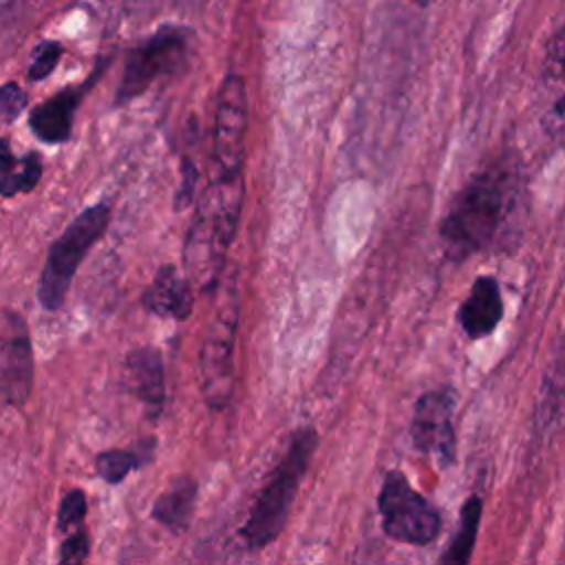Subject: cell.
<instances>
[{
	"mask_svg": "<svg viewBox=\"0 0 565 565\" xmlns=\"http://www.w3.org/2000/svg\"><path fill=\"white\" fill-rule=\"evenodd\" d=\"M79 104V88L62 90L46 102L38 104L29 113V126L46 143H60L66 141L73 128V117Z\"/></svg>",
	"mask_w": 565,
	"mask_h": 565,
	"instance_id": "13",
	"label": "cell"
},
{
	"mask_svg": "<svg viewBox=\"0 0 565 565\" xmlns=\"http://www.w3.org/2000/svg\"><path fill=\"white\" fill-rule=\"evenodd\" d=\"M501 318H503L501 287L494 276L483 274L472 282L468 298L459 305L457 320L470 340H481L497 329Z\"/></svg>",
	"mask_w": 565,
	"mask_h": 565,
	"instance_id": "12",
	"label": "cell"
},
{
	"mask_svg": "<svg viewBox=\"0 0 565 565\" xmlns=\"http://www.w3.org/2000/svg\"><path fill=\"white\" fill-rule=\"evenodd\" d=\"M408 2H415L417 7H428V4H433L435 0H408Z\"/></svg>",
	"mask_w": 565,
	"mask_h": 565,
	"instance_id": "23",
	"label": "cell"
},
{
	"mask_svg": "<svg viewBox=\"0 0 565 565\" xmlns=\"http://www.w3.org/2000/svg\"><path fill=\"white\" fill-rule=\"evenodd\" d=\"M543 79L554 90L565 88V24L558 26L547 40L543 57Z\"/></svg>",
	"mask_w": 565,
	"mask_h": 565,
	"instance_id": "18",
	"label": "cell"
},
{
	"mask_svg": "<svg viewBox=\"0 0 565 565\" xmlns=\"http://www.w3.org/2000/svg\"><path fill=\"white\" fill-rule=\"evenodd\" d=\"M196 494H199L196 481L190 475H179L154 499L150 514L170 532L181 534L190 527V519L196 505Z\"/></svg>",
	"mask_w": 565,
	"mask_h": 565,
	"instance_id": "14",
	"label": "cell"
},
{
	"mask_svg": "<svg viewBox=\"0 0 565 565\" xmlns=\"http://www.w3.org/2000/svg\"><path fill=\"white\" fill-rule=\"evenodd\" d=\"M154 446H157L154 437H148V439H141L139 444H135L130 448H108V450H104L95 457V470L106 483L117 486L132 470L152 461Z\"/></svg>",
	"mask_w": 565,
	"mask_h": 565,
	"instance_id": "16",
	"label": "cell"
},
{
	"mask_svg": "<svg viewBox=\"0 0 565 565\" xmlns=\"http://www.w3.org/2000/svg\"><path fill=\"white\" fill-rule=\"evenodd\" d=\"M33 384V349L26 322L15 311L0 313V406H20Z\"/></svg>",
	"mask_w": 565,
	"mask_h": 565,
	"instance_id": "8",
	"label": "cell"
},
{
	"mask_svg": "<svg viewBox=\"0 0 565 565\" xmlns=\"http://www.w3.org/2000/svg\"><path fill=\"white\" fill-rule=\"evenodd\" d=\"M13 2H18V0H0V9H2V7H9V4H13Z\"/></svg>",
	"mask_w": 565,
	"mask_h": 565,
	"instance_id": "24",
	"label": "cell"
},
{
	"mask_svg": "<svg viewBox=\"0 0 565 565\" xmlns=\"http://www.w3.org/2000/svg\"><path fill=\"white\" fill-rule=\"evenodd\" d=\"M57 565H82V563H57Z\"/></svg>",
	"mask_w": 565,
	"mask_h": 565,
	"instance_id": "25",
	"label": "cell"
},
{
	"mask_svg": "<svg viewBox=\"0 0 565 565\" xmlns=\"http://www.w3.org/2000/svg\"><path fill=\"white\" fill-rule=\"evenodd\" d=\"M126 380L130 393L146 411L159 415L166 404V366L161 351L152 344L132 349L126 355Z\"/></svg>",
	"mask_w": 565,
	"mask_h": 565,
	"instance_id": "10",
	"label": "cell"
},
{
	"mask_svg": "<svg viewBox=\"0 0 565 565\" xmlns=\"http://www.w3.org/2000/svg\"><path fill=\"white\" fill-rule=\"evenodd\" d=\"M185 55L188 35L183 29L161 26L159 31H154L146 42L128 53L115 104L124 106L126 102L143 95L152 82L181 68Z\"/></svg>",
	"mask_w": 565,
	"mask_h": 565,
	"instance_id": "6",
	"label": "cell"
},
{
	"mask_svg": "<svg viewBox=\"0 0 565 565\" xmlns=\"http://www.w3.org/2000/svg\"><path fill=\"white\" fill-rule=\"evenodd\" d=\"M86 519V494L79 488H71L57 505V527L62 532H71L79 525H84Z\"/></svg>",
	"mask_w": 565,
	"mask_h": 565,
	"instance_id": "19",
	"label": "cell"
},
{
	"mask_svg": "<svg viewBox=\"0 0 565 565\" xmlns=\"http://www.w3.org/2000/svg\"><path fill=\"white\" fill-rule=\"evenodd\" d=\"M247 135V90L241 75L230 73L218 86L214 113V174L241 177Z\"/></svg>",
	"mask_w": 565,
	"mask_h": 565,
	"instance_id": "7",
	"label": "cell"
},
{
	"mask_svg": "<svg viewBox=\"0 0 565 565\" xmlns=\"http://www.w3.org/2000/svg\"><path fill=\"white\" fill-rule=\"evenodd\" d=\"M382 530L388 539L408 545H428L441 530L439 510L419 494L402 470H388L377 494Z\"/></svg>",
	"mask_w": 565,
	"mask_h": 565,
	"instance_id": "5",
	"label": "cell"
},
{
	"mask_svg": "<svg viewBox=\"0 0 565 565\" xmlns=\"http://www.w3.org/2000/svg\"><path fill=\"white\" fill-rule=\"evenodd\" d=\"M514 192V172L503 161H492L475 172L455 194L439 223L444 252L452 260H466L488 247L501 227Z\"/></svg>",
	"mask_w": 565,
	"mask_h": 565,
	"instance_id": "1",
	"label": "cell"
},
{
	"mask_svg": "<svg viewBox=\"0 0 565 565\" xmlns=\"http://www.w3.org/2000/svg\"><path fill=\"white\" fill-rule=\"evenodd\" d=\"M238 329V300L236 285L230 278L223 294H218L216 309L205 327L201 340V391L212 411L227 406L234 393V342Z\"/></svg>",
	"mask_w": 565,
	"mask_h": 565,
	"instance_id": "4",
	"label": "cell"
},
{
	"mask_svg": "<svg viewBox=\"0 0 565 565\" xmlns=\"http://www.w3.org/2000/svg\"><path fill=\"white\" fill-rule=\"evenodd\" d=\"M316 448V428L302 426L291 433L285 455L271 470L263 490L256 494L247 521L241 527V536L245 539L249 550H260L269 545L282 532Z\"/></svg>",
	"mask_w": 565,
	"mask_h": 565,
	"instance_id": "2",
	"label": "cell"
},
{
	"mask_svg": "<svg viewBox=\"0 0 565 565\" xmlns=\"http://www.w3.org/2000/svg\"><path fill=\"white\" fill-rule=\"evenodd\" d=\"M26 108V93L15 84L7 82L0 86V119L13 121Z\"/></svg>",
	"mask_w": 565,
	"mask_h": 565,
	"instance_id": "21",
	"label": "cell"
},
{
	"mask_svg": "<svg viewBox=\"0 0 565 565\" xmlns=\"http://www.w3.org/2000/svg\"><path fill=\"white\" fill-rule=\"evenodd\" d=\"M452 413L455 393L450 388H437L417 399L411 422L413 446L424 455H433L441 466H450L457 455Z\"/></svg>",
	"mask_w": 565,
	"mask_h": 565,
	"instance_id": "9",
	"label": "cell"
},
{
	"mask_svg": "<svg viewBox=\"0 0 565 565\" xmlns=\"http://www.w3.org/2000/svg\"><path fill=\"white\" fill-rule=\"evenodd\" d=\"M481 510H483V505L477 494L466 499V503L461 505V512H459V525L437 565H470V556H472V550L477 543Z\"/></svg>",
	"mask_w": 565,
	"mask_h": 565,
	"instance_id": "17",
	"label": "cell"
},
{
	"mask_svg": "<svg viewBox=\"0 0 565 565\" xmlns=\"http://www.w3.org/2000/svg\"><path fill=\"white\" fill-rule=\"evenodd\" d=\"M141 305L159 318L183 322L192 316L194 307L192 282L174 265H161L150 287L143 291Z\"/></svg>",
	"mask_w": 565,
	"mask_h": 565,
	"instance_id": "11",
	"label": "cell"
},
{
	"mask_svg": "<svg viewBox=\"0 0 565 565\" xmlns=\"http://www.w3.org/2000/svg\"><path fill=\"white\" fill-rule=\"evenodd\" d=\"M543 128L552 137L565 135V88L556 90L552 95V99L547 102L545 113H543Z\"/></svg>",
	"mask_w": 565,
	"mask_h": 565,
	"instance_id": "22",
	"label": "cell"
},
{
	"mask_svg": "<svg viewBox=\"0 0 565 565\" xmlns=\"http://www.w3.org/2000/svg\"><path fill=\"white\" fill-rule=\"evenodd\" d=\"M42 179V161L35 152L13 157L7 139L0 137V196L31 192Z\"/></svg>",
	"mask_w": 565,
	"mask_h": 565,
	"instance_id": "15",
	"label": "cell"
},
{
	"mask_svg": "<svg viewBox=\"0 0 565 565\" xmlns=\"http://www.w3.org/2000/svg\"><path fill=\"white\" fill-rule=\"evenodd\" d=\"M62 57V44L55 40H44L40 42L33 53H31V62L26 66V77L31 82H40L46 75H51V71L57 66Z\"/></svg>",
	"mask_w": 565,
	"mask_h": 565,
	"instance_id": "20",
	"label": "cell"
},
{
	"mask_svg": "<svg viewBox=\"0 0 565 565\" xmlns=\"http://www.w3.org/2000/svg\"><path fill=\"white\" fill-rule=\"evenodd\" d=\"M108 223L110 207L106 203H95L79 212L51 243L38 280V300L46 311L62 309L79 263L104 236Z\"/></svg>",
	"mask_w": 565,
	"mask_h": 565,
	"instance_id": "3",
	"label": "cell"
}]
</instances>
